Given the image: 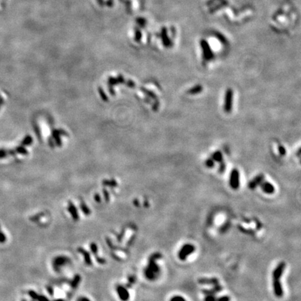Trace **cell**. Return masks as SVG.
Listing matches in <instances>:
<instances>
[{
  "label": "cell",
  "mask_w": 301,
  "mask_h": 301,
  "mask_svg": "<svg viewBox=\"0 0 301 301\" xmlns=\"http://www.w3.org/2000/svg\"><path fill=\"white\" fill-rule=\"evenodd\" d=\"M55 301H64V300H62V299H58V300H55Z\"/></svg>",
  "instance_id": "19"
},
{
  "label": "cell",
  "mask_w": 301,
  "mask_h": 301,
  "mask_svg": "<svg viewBox=\"0 0 301 301\" xmlns=\"http://www.w3.org/2000/svg\"><path fill=\"white\" fill-rule=\"evenodd\" d=\"M215 301H230V298L227 295H224V296L220 297H215Z\"/></svg>",
  "instance_id": "15"
},
{
  "label": "cell",
  "mask_w": 301,
  "mask_h": 301,
  "mask_svg": "<svg viewBox=\"0 0 301 301\" xmlns=\"http://www.w3.org/2000/svg\"><path fill=\"white\" fill-rule=\"evenodd\" d=\"M230 183L231 187L233 188V189L236 190L238 189L239 187V173L237 170H234L233 172H231V177H230Z\"/></svg>",
  "instance_id": "6"
},
{
  "label": "cell",
  "mask_w": 301,
  "mask_h": 301,
  "mask_svg": "<svg viewBox=\"0 0 301 301\" xmlns=\"http://www.w3.org/2000/svg\"><path fill=\"white\" fill-rule=\"evenodd\" d=\"M22 301H27V300H25V299H23V300H22Z\"/></svg>",
  "instance_id": "20"
},
{
  "label": "cell",
  "mask_w": 301,
  "mask_h": 301,
  "mask_svg": "<svg viewBox=\"0 0 301 301\" xmlns=\"http://www.w3.org/2000/svg\"><path fill=\"white\" fill-rule=\"evenodd\" d=\"M36 301H50L49 299L46 297V296H45V295H38V296L36 298V299L35 300Z\"/></svg>",
  "instance_id": "17"
},
{
  "label": "cell",
  "mask_w": 301,
  "mask_h": 301,
  "mask_svg": "<svg viewBox=\"0 0 301 301\" xmlns=\"http://www.w3.org/2000/svg\"><path fill=\"white\" fill-rule=\"evenodd\" d=\"M160 257H161V255L159 253H154L151 256H150L147 266L144 270V275L147 280L154 281L160 275V269L156 263V261Z\"/></svg>",
  "instance_id": "1"
},
{
  "label": "cell",
  "mask_w": 301,
  "mask_h": 301,
  "mask_svg": "<svg viewBox=\"0 0 301 301\" xmlns=\"http://www.w3.org/2000/svg\"><path fill=\"white\" fill-rule=\"evenodd\" d=\"M78 301H91V300L89 299V298L87 297H86V296H82V297H80L79 299L78 300Z\"/></svg>",
  "instance_id": "18"
},
{
  "label": "cell",
  "mask_w": 301,
  "mask_h": 301,
  "mask_svg": "<svg viewBox=\"0 0 301 301\" xmlns=\"http://www.w3.org/2000/svg\"><path fill=\"white\" fill-rule=\"evenodd\" d=\"M68 262H70V259L66 256H57L53 259L52 266L55 271H59L62 269V267L66 266Z\"/></svg>",
  "instance_id": "3"
},
{
  "label": "cell",
  "mask_w": 301,
  "mask_h": 301,
  "mask_svg": "<svg viewBox=\"0 0 301 301\" xmlns=\"http://www.w3.org/2000/svg\"><path fill=\"white\" fill-rule=\"evenodd\" d=\"M195 251V247L192 244L186 243L181 248L178 253V257L180 260H185L189 255L192 254Z\"/></svg>",
  "instance_id": "2"
},
{
  "label": "cell",
  "mask_w": 301,
  "mask_h": 301,
  "mask_svg": "<svg viewBox=\"0 0 301 301\" xmlns=\"http://www.w3.org/2000/svg\"><path fill=\"white\" fill-rule=\"evenodd\" d=\"M198 282L200 284H210L214 286L219 284V280L216 277H202L198 280Z\"/></svg>",
  "instance_id": "9"
},
{
  "label": "cell",
  "mask_w": 301,
  "mask_h": 301,
  "mask_svg": "<svg viewBox=\"0 0 301 301\" xmlns=\"http://www.w3.org/2000/svg\"><path fill=\"white\" fill-rule=\"evenodd\" d=\"M260 187L261 188L262 190L266 194H272L275 192V188L271 183L269 182L264 181V180L260 183Z\"/></svg>",
  "instance_id": "10"
},
{
  "label": "cell",
  "mask_w": 301,
  "mask_h": 301,
  "mask_svg": "<svg viewBox=\"0 0 301 301\" xmlns=\"http://www.w3.org/2000/svg\"><path fill=\"white\" fill-rule=\"evenodd\" d=\"M80 208H81V210L82 211V213H85L86 215H90V214H91L90 208H89L88 206H86L85 203H84V204L83 203L81 204Z\"/></svg>",
  "instance_id": "13"
},
{
  "label": "cell",
  "mask_w": 301,
  "mask_h": 301,
  "mask_svg": "<svg viewBox=\"0 0 301 301\" xmlns=\"http://www.w3.org/2000/svg\"><path fill=\"white\" fill-rule=\"evenodd\" d=\"M119 299L121 301H128L130 299V293L126 287L119 285L116 289Z\"/></svg>",
  "instance_id": "4"
},
{
  "label": "cell",
  "mask_w": 301,
  "mask_h": 301,
  "mask_svg": "<svg viewBox=\"0 0 301 301\" xmlns=\"http://www.w3.org/2000/svg\"><path fill=\"white\" fill-rule=\"evenodd\" d=\"M170 301H186V300L182 296H180V295H175V296H173L171 298Z\"/></svg>",
  "instance_id": "16"
},
{
  "label": "cell",
  "mask_w": 301,
  "mask_h": 301,
  "mask_svg": "<svg viewBox=\"0 0 301 301\" xmlns=\"http://www.w3.org/2000/svg\"><path fill=\"white\" fill-rule=\"evenodd\" d=\"M6 236L2 230L1 224H0V243H4L6 241Z\"/></svg>",
  "instance_id": "14"
},
{
  "label": "cell",
  "mask_w": 301,
  "mask_h": 301,
  "mask_svg": "<svg viewBox=\"0 0 301 301\" xmlns=\"http://www.w3.org/2000/svg\"><path fill=\"white\" fill-rule=\"evenodd\" d=\"M33 301H36V300H33Z\"/></svg>",
  "instance_id": "21"
},
{
  "label": "cell",
  "mask_w": 301,
  "mask_h": 301,
  "mask_svg": "<svg viewBox=\"0 0 301 301\" xmlns=\"http://www.w3.org/2000/svg\"><path fill=\"white\" fill-rule=\"evenodd\" d=\"M68 211L70 216L72 217V219L73 220L78 221L79 220V213L78 212V209L76 208L75 204L73 203L70 202V201L68 202Z\"/></svg>",
  "instance_id": "8"
},
{
  "label": "cell",
  "mask_w": 301,
  "mask_h": 301,
  "mask_svg": "<svg viewBox=\"0 0 301 301\" xmlns=\"http://www.w3.org/2000/svg\"><path fill=\"white\" fill-rule=\"evenodd\" d=\"M223 287L220 284H216V285H214V287L213 289H203L202 290V293H204L205 295H215L217 293H218V292H220L222 290H223Z\"/></svg>",
  "instance_id": "12"
},
{
  "label": "cell",
  "mask_w": 301,
  "mask_h": 301,
  "mask_svg": "<svg viewBox=\"0 0 301 301\" xmlns=\"http://www.w3.org/2000/svg\"><path fill=\"white\" fill-rule=\"evenodd\" d=\"M286 267V264L284 261L280 262L272 271V280H280L282 276L283 272Z\"/></svg>",
  "instance_id": "5"
},
{
  "label": "cell",
  "mask_w": 301,
  "mask_h": 301,
  "mask_svg": "<svg viewBox=\"0 0 301 301\" xmlns=\"http://www.w3.org/2000/svg\"><path fill=\"white\" fill-rule=\"evenodd\" d=\"M78 252H80L82 255L83 259L85 260V262L86 265H88V266H91L92 265V260H91L90 257V254L86 250L82 248V247H79L78 249Z\"/></svg>",
  "instance_id": "11"
},
{
  "label": "cell",
  "mask_w": 301,
  "mask_h": 301,
  "mask_svg": "<svg viewBox=\"0 0 301 301\" xmlns=\"http://www.w3.org/2000/svg\"><path fill=\"white\" fill-rule=\"evenodd\" d=\"M272 286L274 289V293L277 298L282 297L284 292H283L282 286L280 280H272Z\"/></svg>",
  "instance_id": "7"
}]
</instances>
